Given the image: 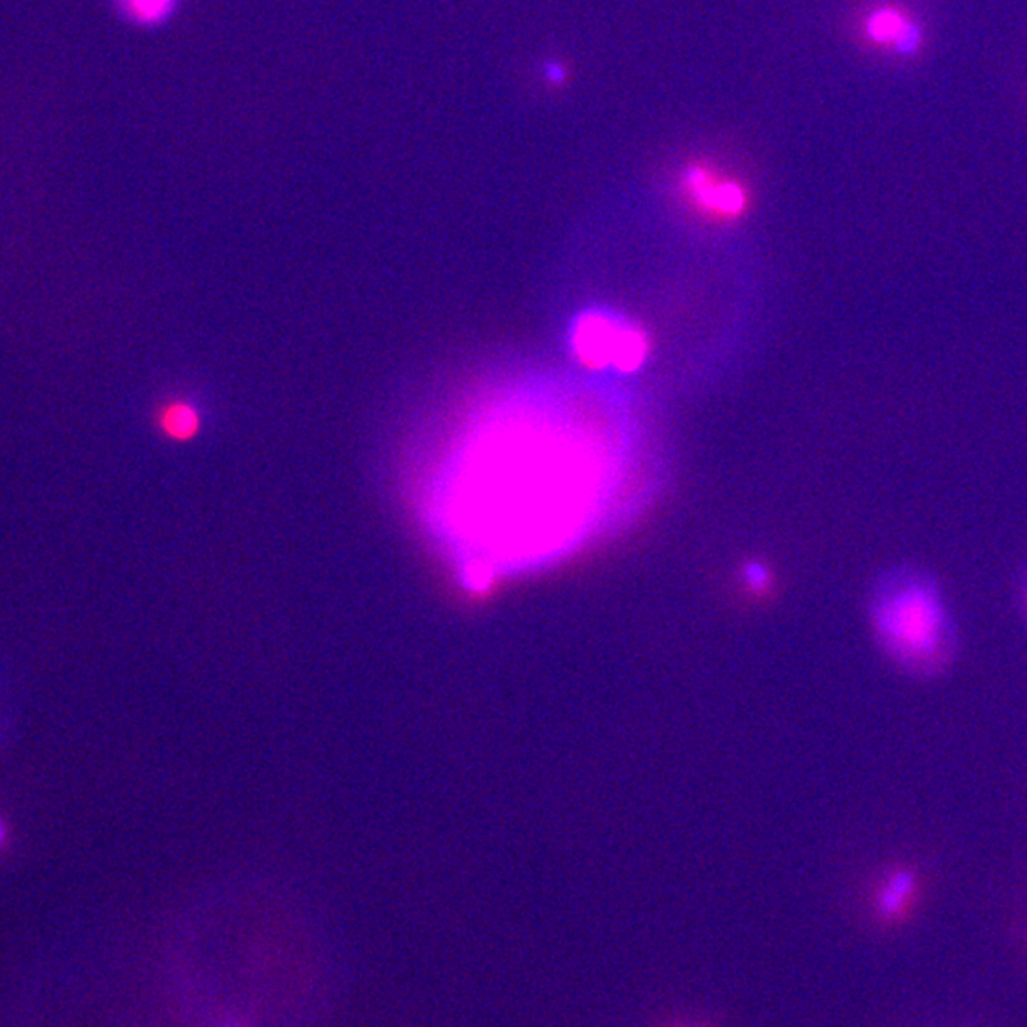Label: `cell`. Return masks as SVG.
Wrapping results in <instances>:
<instances>
[{"label":"cell","mask_w":1027,"mask_h":1027,"mask_svg":"<svg viewBox=\"0 0 1027 1027\" xmlns=\"http://www.w3.org/2000/svg\"><path fill=\"white\" fill-rule=\"evenodd\" d=\"M921 44V31L919 29L912 25V23H906V27L902 29L899 38L894 41V46L896 50L902 52V54H912V52L917 50Z\"/></svg>","instance_id":"obj_7"},{"label":"cell","mask_w":1027,"mask_h":1027,"mask_svg":"<svg viewBox=\"0 0 1027 1027\" xmlns=\"http://www.w3.org/2000/svg\"><path fill=\"white\" fill-rule=\"evenodd\" d=\"M871 624L892 663L915 678H935L956 656V624L946 598L936 578L919 567L900 565L879 578Z\"/></svg>","instance_id":"obj_1"},{"label":"cell","mask_w":1027,"mask_h":1027,"mask_svg":"<svg viewBox=\"0 0 1027 1027\" xmlns=\"http://www.w3.org/2000/svg\"><path fill=\"white\" fill-rule=\"evenodd\" d=\"M685 187L700 206L721 215H735L741 212L746 196L741 187L733 181H721L712 171L695 166L685 173Z\"/></svg>","instance_id":"obj_3"},{"label":"cell","mask_w":1027,"mask_h":1027,"mask_svg":"<svg viewBox=\"0 0 1027 1027\" xmlns=\"http://www.w3.org/2000/svg\"><path fill=\"white\" fill-rule=\"evenodd\" d=\"M906 20L896 10L884 8V10L876 12V14H871L870 20L866 23V33L876 43L894 44V41L902 33V29L906 27Z\"/></svg>","instance_id":"obj_6"},{"label":"cell","mask_w":1027,"mask_h":1027,"mask_svg":"<svg viewBox=\"0 0 1027 1027\" xmlns=\"http://www.w3.org/2000/svg\"><path fill=\"white\" fill-rule=\"evenodd\" d=\"M1026 606H1027V578H1026Z\"/></svg>","instance_id":"obj_9"},{"label":"cell","mask_w":1027,"mask_h":1027,"mask_svg":"<svg viewBox=\"0 0 1027 1027\" xmlns=\"http://www.w3.org/2000/svg\"><path fill=\"white\" fill-rule=\"evenodd\" d=\"M573 345L588 364H613L621 370H632L645 354L642 337L606 314H586L580 318Z\"/></svg>","instance_id":"obj_2"},{"label":"cell","mask_w":1027,"mask_h":1027,"mask_svg":"<svg viewBox=\"0 0 1027 1027\" xmlns=\"http://www.w3.org/2000/svg\"><path fill=\"white\" fill-rule=\"evenodd\" d=\"M126 14L142 25H157L170 18L178 0H119Z\"/></svg>","instance_id":"obj_5"},{"label":"cell","mask_w":1027,"mask_h":1027,"mask_svg":"<svg viewBox=\"0 0 1027 1027\" xmlns=\"http://www.w3.org/2000/svg\"><path fill=\"white\" fill-rule=\"evenodd\" d=\"M919 891V881L912 870H894L887 876L878 892L879 917L889 923L904 919Z\"/></svg>","instance_id":"obj_4"},{"label":"cell","mask_w":1027,"mask_h":1027,"mask_svg":"<svg viewBox=\"0 0 1027 1027\" xmlns=\"http://www.w3.org/2000/svg\"><path fill=\"white\" fill-rule=\"evenodd\" d=\"M544 79L549 80L550 84H564L567 79V69L560 61H550L544 65Z\"/></svg>","instance_id":"obj_8"}]
</instances>
